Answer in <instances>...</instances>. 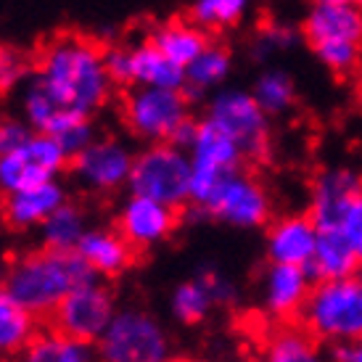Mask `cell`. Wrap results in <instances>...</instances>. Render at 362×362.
<instances>
[{
    "label": "cell",
    "mask_w": 362,
    "mask_h": 362,
    "mask_svg": "<svg viewBox=\"0 0 362 362\" xmlns=\"http://www.w3.org/2000/svg\"><path fill=\"white\" fill-rule=\"evenodd\" d=\"M37 77L61 106L85 114L106 106L117 88L103 64V48L80 35H61L48 42L40 53Z\"/></svg>",
    "instance_id": "6da1fadb"
},
{
    "label": "cell",
    "mask_w": 362,
    "mask_h": 362,
    "mask_svg": "<svg viewBox=\"0 0 362 362\" xmlns=\"http://www.w3.org/2000/svg\"><path fill=\"white\" fill-rule=\"evenodd\" d=\"M93 281H101V275L77 249L59 252L40 246L11 262L3 288L45 322L71 288Z\"/></svg>",
    "instance_id": "7a4b0ae2"
},
{
    "label": "cell",
    "mask_w": 362,
    "mask_h": 362,
    "mask_svg": "<svg viewBox=\"0 0 362 362\" xmlns=\"http://www.w3.org/2000/svg\"><path fill=\"white\" fill-rule=\"evenodd\" d=\"M302 320L317 341L333 344L362 336V278L315 281Z\"/></svg>",
    "instance_id": "3957f363"
},
{
    "label": "cell",
    "mask_w": 362,
    "mask_h": 362,
    "mask_svg": "<svg viewBox=\"0 0 362 362\" xmlns=\"http://www.w3.org/2000/svg\"><path fill=\"white\" fill-rule=\"evenodd\" d=\"M127 188L130 193L182 209L191 204V156L170 141L148 143L135 153Z\"/></svg>",
    "instance_id": "277c9868"
},
{
    "label": "cell",
    "mask_w": 362,
    "mask_h": 362,
    "mask_svg": "<svg viewBox=\"0 0 362 362\" xmlns=\"http://www.w3.org/2000/svg\"><path fill=\"white\" fill-rule=\"evenodd\" d=\"M204 117L238 141L249 161H267L272 153L270 114L262 109L252 90L220 88L206 101Z\"/></svg>",
    "instance_id": "5b68a950"
},
{
    "label": "cell",
    "mask_w": 362,
    "mask_h": 362,
    "mask_svg": "<svg viewBox=\"0 0 362 362\" xmlns=\"http://www.w3.org/2000/svg\"><path fill=\"white\" fill-rule=\"evenodd\" d=\"M98 357L106 362H164L172 344L161 322L141 310H117L98 344Z\"/></svg>",
    "instance_id": "8992f818"
},
{
    "label": "cell",
    "mask_w": 362,
    "mask_h": 362,
    "mask_svg": "<svg viewBox=\"0 0 362 362\" xmlns=\"http://www.w3.org/2000/svg\"><path fill=\"white\" fill-rule=\"evenodd\" d=\"M191 156V204H206L222 180L243 170L246 153L225 130L202 117L196 141L188 148Z\"/></svg>",
    "instance_id": "52a82bcc"
},
{
    "label": "cell",
    "mask_w": 362,
    "mask_h": 362,
    "mask_svg": "<svg viewBox=\"0 0 362 362\" xmlns=\"http://www.w3.org/2000/svg\"><path fill=\"white\" fill-rule=\"evenodd\" d=\"M124 124L135 138L146 143L170 141L185 117H191V101L182 90L153 88V85H130L122 103Z\"/></svg>",
    "instance_id": "ba28073f"
},
{
    "label": "cell",
    "mask_w": 362,
    "mask_h": 362,
    "mask_svg": "<svg viewBox=\"0 0 362 362\" xmlns=\"http://www.w3.org/2000/svg\"><path fill=\"white\" fill-rule=\"evenodd\" d=\"M69 164V153L61 148L51 132H35L21 148L0 156V196L59 180Z\"/></svg>",
    "instance_id": "9c48e42d"
},
{
    "label": "cell",
    "mask_w": 362,
    "mask_h": 362,
    "mask_svg": "<svg viewBox=\"0 0 362 362\" xmlns=\"http://www.w3.org/2000/svg\"><path fill=\"white\" fill-rule=\"evenodd\" d=\"M204 206L206 217L225 222L238 230H257L272 222V199L267 188L246 170L230 175L220 182V188L211 193V199Z\"/></svg>",
    "instance_id": "30bf717a"
},
{
    "label": "cell",
    "mask_w": 362,
    "mask_h": 362,
    "mask_svg": "<svg viewBox=\"0 0 362 362\" xmlns=\"http://www.w3.org/2000/svg\"><path fill=\"white\" fill-rule=\"evenodd\" d=\"M114 315H117V307H114L109 286L103 281H93L71 288L45 322L80 341L98 344V339L114 320Z\"/></svg>",
    "instance_id": "8fae6325"
},
{
    "label": "cell",
    "mask_w": 362,
    "mask_h": 362,
    "mask_svg": "<svg viewBox=\"0 0 362 362\" xmlns=\"http://www.w3.org/2000/svg\"><path fill=\"white\" fill-rule=\"evenodd\" d=\"M135 164V151L117 138H95V141L71 159L69 170L77 180L98 193H114L130 182Z\"/></svg>",
    "instance_id": "7c38bea8"
},
{
    "label": "cell",
    "mask_w": 362,
    "mask_h": 362,
    "mask_svg": "<svg viewBox=\"0 0 362 362\" xmlns=\"http://www.w3.org/2000/svg\"><path fill=\"white\" fill-rule=\"evenodd\" d=\"M180 220V209L167 206V204L148 199V196L130 193V199L122 204L119 214H117V230L138 252H143V249H151L156 243L167 241L172 233L177 230Z\"/></svg>",
    "instance_id": "4fadbf2b"
},
{
    "label": "cell",
    "mask_w": 362,
    "mask_h": 362,
    "mask_svg": "<svg viewBox=\"0 0 362 362\" xmlns=\"http://www.w3.org/2000/svg\"><path fill=\"white\" fill-rule=\"evenodd\" d=\"M315 286V275L304 264H283L270 262L262 272L259 299L264 312L275 320H291L302 315Z\"/></svg>",
    "instance_id": "5bb4252c"
},
{
    "label": "cell",
    "mask_w": 362,
    "mask_h": 362,
    "mask_svg": "<svg viewBox=\"0 0 362 362\" xmlns=\"http://www.w3.org/2000/svg\"><path fill=\"white\" fill-rule=\"evenodd\" d=\"M362 193V172L354 167H325L310 182V217L317 228H339L344 211Z\"/></svg>",
    "instance_id": "9a60e30c"
},
{
    "label": "cell",
    "mask_w": 362,
    "mask_h": 362,
    "mask_svg": "<svg viewBox=\"0 0 362 362\" xmlns=\"http://www.w3.org/2000/svg\"><path fill=\"white\" fill-rule=\"evenodd\" d=\"M320 228L307 214H286L267 225L264 238V254L267 262H283V264H304L310 267L315 246H317Z\"/></svg>",
    "instance_id": "2e32d148"
},
{
    "label": "cell",
    "mask_w": 362,
    "mask_h": 362,
    "mask_svg": "<svg viewBox=\"0 0 362 362\" xmlns=\"http://www.w3.org/2000/svg\"><path fill=\"white\" fill-rule=\"evenodd\" d=\"M77 252L90 262L101 281H114L130 270L138 249L117 228H88L77 243Z\"/></svg>",
    "instance_id": "e0dca14e"
},
{
    "label": "cell",
    "mask_w": 362,
    "mask_h": 362,
    "mask_svg": "<svg viewBox=\"0 0 362 362\" xmlns=\"http://www.w3.org/2000/svg\"><path fill=\"white\" fill-rule=\"evenodd\" d=\"M302 35L307 45L322 40H357L362 42V11L352 0L346 3H312L310 13L302 21Z\"/></svg>",
    "instance_id": "ac0fdd59"
},
{
    "label": "cell",
    "mask_w": 362,
    "mask_h": 362,
    "mask_svg": "<svg viewBox=\"0 0 362 362\" xmlns=\"http://www.w3.org/2000/svg\"><path fill=\"white\" fill-rule=\"evenodd\" d=\"M64 202H66L64 185L59 180H48L3 196V217L16 230H30V228H40L45 217Z\"/></svg>",
    "instance_id": "d6986e66"
},
{
    "label": "cell",
    "mask_w": 362,
    "mask_h": 362,
    "mask_svg": "<svg viewBox=\"0 0 362 362\" xmlns=\"http://www.w3.org/2000/svg\"><path fill=\"white\" fill-rule=\"evenodd\" d=\"M362 259L346 241L341 228H320L317 233V246L312 254L310 272L315 281H336V278H349L360 272Z\"/></svg>",
    "instance_id": "ffe728a7"
},
{
    "label": "cell",
    "mask_w": 362,
    "mask_h": 362,
    "mask_svg": "<svg viewBox=\"0 0 362 362\" xmlns=\"http://www.w3.org/2000/svg\"><path fill=\"white\" fill-rule=\"evenodd\" d=\"M233 71V56L228 48L209 42L196 59L185 66V98L188 101H202L206 93L220 90L222 85L228 82Z\"/></svg>",
    "instance_id": "44dd1931"
},
{
    "label": "cell",
    "mask_w": 362,
    "mask_h": 362,
    "mask_svg": "<svg viewBox=\"0 0 362 362\" xmlns=\"http://www.w3.org/2000/svg\"><path fill=\"white\" fill-rule=\"evenodd\" d=\"M132 85H153V88H185V66L172 61L151 40L132 45Z\"/></svg>",
    "instance_id": "7402d4cb"
},
{
    "label": "cell",
    "mask_w": 362,
    "mask_h": 362,
    "mask_svg": "<svg viewBox=\"0 0 362 362\" xmlns=\"http://www.w3.org/2000/svg\"><path fill=\"white\" fill-rule=\"evenodd\" d=\"M40 317L19 304L6 288L0 291V357H19L40 333Z\"/></svg>",
    "instance_id": "603a6c76"
},
{
    "label": "cell",
    "mask_w": 362,
    "mask_h": 362,
    "mask_svg": "<svg viewBox=\"0 0 362 362\" xmlns=\"http://www.w3.org/2000/svg\"><path fill=\"white\" fill-rule=\"evenodd\" d=\"M148 40L170 56L172 61H177L182 66H188L199 53L209 45V32L199 27L196 21H164L159 27H153Z\"/></svg>",
    "instance_id": "cb8c5ba5"
},
{
    "label": "cell",
    "mask_w": 362,
    "mask_h": 362,
    "mask_svg": "<svg viewBox=\"0 0 362 362\" xmlns=\"http://www.w3.org/2000/svg\"><path fill=\"white\" fill-rule=\"evenodd\" d=\"M95 344L80 341L69 333H61L48 325V331H40L27 346L24 357L30 362H88L93 360Z\"/></svg>",
    "instance_id": "d4e9b609"
},
{
    "label": "cell",
    "mask_w": 362,
    "mask_h": 362,
    "mask_svg": "<svg viewBox=\"0 0 362 362\" xmlns=\"http://www.w3.org/2000/svg\"><path fill=\"white\" fill-rule=\"evenodd\" d=\"M37 230H40V246L64 252V249H77L88 228H85V214L80 206L64 202L45 217Z\"/></svg>",
    "instance_id": "484cf974"
},
{
    "label": "cell",
    "mask_w": 362,
    "mask_h": 362,
    "mask_svg": "<svg viewBox=\"0 0 362 362\" xmlns=\"http://www.w3.org/2000/svg\"><path fill=\"white\" fill-rule=\"evenodd\" d=\"M252 93L272 119L288 114L296 106V80L286 69H278V66H270V69L262 71L259 77L254 80Z\"/></svg>",
    "instance_id": "4316f807"
},
{
    "label": "cell",
    "mask_w": 362,
    "mask_h": 362,
    "mask_svg": "<svg viewBox=\"0 0 362 362\" xmlns=\"http://www.w3.org/2000/svg\"><path fill=\"white\" fill-rule=\"evenodd\" d=\"M170 307L175 320H180L182 325H199L209 317V312L217 307V302H214V293H211L206 278L199 272L196 278L180 283L172 291Z\"/></svg>",
    "instance_id": "83f0119b"
},
{
    "label": "cell",
    "mask_w": 362,
    "mask_h": 362,
    "mask_svg": "<svg viewBox=\"0 0 362 362\" xmlns=\"http://www.w3.org/2000/svg\"><path fill=\"white\" fill-rule=\"evenodd\" d=\"M264 360L267 362H315L320 360L317 339L310 333V328H281L270 336L264 346Z\"/></svg>",
    "instance_id": "f1b7e54d"
},
{
    "label": "cell",
    "mask_w": 362,
    "mask_h": 362,
    "mask_svg": "<svg viewBox=\"0 0 362 362\" xmlns=\"http://www.w3.org/2000/svg\"><path fill=\"white\" fill-rule=\"evenodd\" d=\"M252 8V0H193L188 16L206 32L238 27Z\"/></svg>",
    "instance_id": "f546056e"
},
{
    "label": "cell",
    "mask_w": 362,
    "mask_h": 362,
    "mask_svg": "<svg viewBox=\"0 0 362 362\" xmlns=\"http://www.w3.org/2000/svg\"><path fill=\"white\" fill-rule=\"evenodd\" d=\"M315 59L333 74H352L362 61V42L357 40H322L310 45Z\"/></svg>",
    "instance_id": "4dcf8cb0"
},
{
    "label": "cell",
    "mask_w": 362,
    "mask_h": 362,
    "mask_svg": "<svg viewBox=\"0 0 362 362\" xmlns=\"http://www.w3.org/2000/svg\"><path fill=\"white\" fill-rule=\"evenodd\" d=\"M64 109L66 106H61L51 95V90L42 85L40 77L35 74V80L30 82V88L24 93V119L30 122L37 132H45Z\"/></svg>",
    "instance_id": "1f68e13d"
},
{
    "label": "cell",
    "mask_w": 362,
    "mask_h": 362,
    "mask_svg": "<svg viewBox=\"0 0 362 362\" xmlns=\"http://www.w3.org/2000/svg\"><path fill=\"white\" fill-rule=\"evenodd\" d=\"M302 40V30H296L293 24H288V21H272V24L259 30V35H257V40L252 45V56L262 61L267 59V56H275V53L293 51Z\"/></svg>",
    "instance_id": "d6a6232c"
},
{
    "label": "cell",
    "mask_w": 362,
    "mask_h": 362,
    "mask_svg": "<svg viewBox=\"0 0 362 362\" xmlns=\"http://www.w3.org/2000/svg\"><path fill=\"white\" fill-rule=\"evenodd\" d=\"M56 141L61 143V148L69 153V159H74L80 151H85L93 141H95V124H93L90 114H80L74 117L69 124H64L56 135Z\"/></svg>",
    "instance_id": "836d02e7"
},
{
    "label": "cell",
    "mask_w": 362,
    "mask_h": 362,
    "mask_svg": "<svg viewBox=\"0 0 362 362\" xmlns=\"http://www.w3.org/2000/svg\"><path fill=\"white\" fill-rule=\"evenodd\" d=\"M103 64H106L111 82L117 88L127 90L132 85V48H127V45H106L103 48Z\"/></svg>",
    "instance_id": "e575fe53"
},
{
    "label": "cell",
    "mask_w": 362,
    "mask_h": 362,
    "mask_svg": "<svg viewBox=\"0 0 362 362\" xmlns=\"http://www.w3.org/2000/svg\"><path fill=\"white\" fill-rule=\"evenodd\" d=\"M30 61L21 59L19 53L3 51L0 56V93H11L19 82L30 77Z\"/></svg>",
    "instance_id": "d590c367"
},
{
    "label": "cell",
    "mask_w": 362,
    "mask_h": 362,
    "mask_svg": "<svg viewBox=\"0 0 362 362\" xmlns=\"http://www.w3.org/2000/svg\"><path fill=\"white\" fill-rule=\"evenodd\" d=\"M35 127L21 119H0V156L13 153L35 135Z\"/></svg>",
    "instance_id": "8d00e7d4"
},
{
    "label": "cell",
    "mask_w": 362,
    "mask_h": 362,
    "mask_svg": "<svg viewBox=\"0 0 362 362\" xmlns=\"http://www.w3.org/2000/svg\"><path fill=\"white\" fill-rule=\"evenodd\" d=\"M339 228H341V233L346 235V241L352 243V249L357 252V257L362 259V193L349 204V209L344 211Z\"/></svg>",
    "instance_id": "74e56055"
},
{
    "label": "cell",
    "mask_w": 362,
    "mask_h": 362,
    "mask_svg": "<svg viewBox=\"0 0 362 362\" xmlns=\"http://www.w3.org/2000/svg\"><path fill=\"white\" fill-rule=\"evenodd\" d=\"M202 275L206 278V283H209V288H211V293H214V302H217V307H230V304L235 302L238 291H235L233 281H228L222 272L204 270Z\"/></svg>",
    "instance_id": "f35d334b"
},
{
    "label": "cell",
    "mask_w": 362,
    "mask_h": 362,
    "mask_svg": "<svg viewBox=\"0 0 362 362\" xmlns=\"http://www.w3.org/2000/svg\"><path fill=\"white\" fill-rule=\"evenodd\" d=\"M328 360L333 362H362V336L346 341L328 344Z\"/></svg>",
    "instance_id": "ab89813d"
},
{
    "label": "cell",
    "mask_w": 362,
    "mask_h": 362,
    "mask_svg": "<svg viewBox=\"0 0 362 362\" xmlns=\"http://www.w3.org/2000/svg\"><path fill=\"white\" fill-rule=\"evenodd\" d=\"M199 124H202V119H196V117H185V119L177 124V130L172 132L170 143H175V146H180V148H191L193 141H196V132H199Z\"/></svg>",
    "instance_id": "60d3db41"
},
{
    "label": "cell",
    "mask_w": 362,
    "mask_h": 362,
    "mask_svg": "<svg viewBox=\"0 0 362 362\" xmlns=\"http://www.w3.org/2000/svg\"><path fill=\"white\" fill-rule=\"evenodd\" d=\"M312 3H320V6H325V3H346V0H312Z\"/></svg>",
    "instance_id": "b9f144b4"
},
{
    "label": "cell",
    "mask_w": 362,
    "mask_h": 362,
    "mask_svg": "<svg viewBox=\"0 0 362 362\" xmlns=\"http://www.w3.org/2000/svg\"><path fill=\"white\" fill-rule=\"evenodd\" d=\"M3 286H6V270L0 267V291H3Z\"/></svg>",
    "instance_id": "7bdbcfd3"
},
{
    "label": "cell",
    "mask_w": 362,
    "mask_h": 362,
    "mask_svg": "<svg viewBox=\"0 0 362 362\" xmlns=\"http://www.w3.org/2000/svg\"><path fill=\"white\" fill-rule=\"evenodd\" d=\"M352 3H354V6H357V8L362 11V0H352Z\"/></svg>",
    "instance_id": "ee69618b"
},
{
    "label": "cell",
    "mask_w": 362,
    "mask_h": 362,
    "mask_svg": "<svg viewBox=\"0 0 362 362\" xmlns=\"http://www.w3.org/2000/svg\"><path fill=\"white\" fill-rule=\"evenodd\" d=\"M357 275H360V278H362V264H360V272H357Z\"/></svg>",
    "instance_id": "f6af8a7d"
},
{
    "label": "cell",
    "mask_w": 362,
    "mask_h": 362,
    "mask_svg": "<svg viewBox=\"0 0 362 362\" xmlns=\"http://www.w3.org/2000/svg\"><path fill=\"white\" fill-rule=\"evenodd\" d=\"M0 56H3V45H0Z\"/></svg>",
    "instance_id": "bcb514c9"
}]
</instances>
